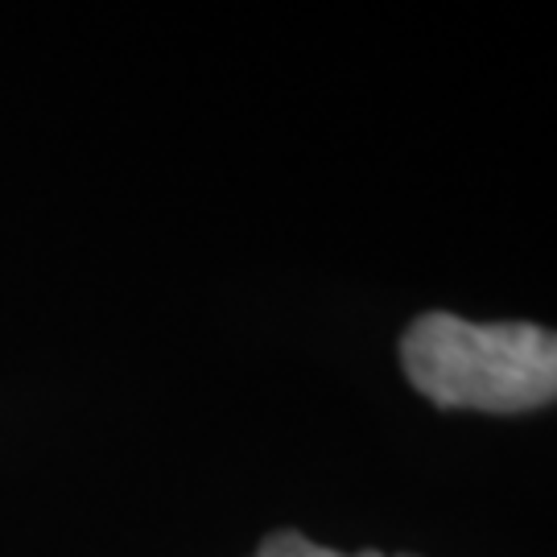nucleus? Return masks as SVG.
<instances>
[{"label": "nucleus", "instance_id": "obj_1", "mask_svg": "<svg viewBox=\"0 0 557 557\" xmlns=\"http://www.w3.org/2000/svg\"><path fill=\"white\" fill-rule=\"evenodd\" d=\"M400 368L438 409L533 413L557 400V331L430 310L400 335Z\"/></svg>", "mask_w": 557, "mask_h": 557}, {"label": "nucleus", "instance_id": "obj_2", "mask_svg": "<svg viewBox=\"0 0 557 557\" xmlns=\"http://www.w3.org/2000/svg\"><path fill=\"white\" fill-rule=\"evenodd\" d=\"M257 557H388L380 549H359V554H338L331 545H319V541L301 537L294 529H281V533H269L260 541Z\"/></svg>", "mask_w": 557, "mask_h": 557}]
</instances>
